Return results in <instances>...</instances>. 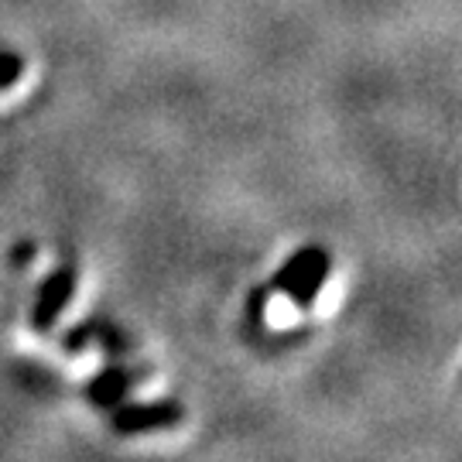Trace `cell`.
<instances>
[{
  "label": "cell",
  "mask_w": 462,
  "mask_h": 462,
  "mask_svg": "<svg viewBox=\"0 0 462 462\" xmlns=\"http://www.w3.org/2000/svg\"><path fill=\"white\" fill-rule=\"evenodd\" d=\"M332 274V254L326 247H298L284 264L278 267L274 281L267 284L271 291H281L295 309H312L319 291L326 288Z\"/></svg>",
  "instance_id": "obj_1"
},
{
  "label": "cell",
  "mask_w": 462,
  "mask_h": 462,
  "mask_svg": "<svg viewBox=\"0 0 462 462\" xmlns=\"http://www.w3.org/2000/svg\"><path fill=\"white\" fill-rule=\"evenodd\" d=\"M185 421L182 401L175 397H158V401H120L110 408V429L116 435H144V431L175 429Z\"/></svg>",
  "instance_id": "obj_2"
},
{
  "label": "cell",
  "mask_w": 462,
  "mask_h": 462,
  "mask_svg": "<svg viewBox=\"0 0 462 462\" xmlns=\"http://www.w3.org/2000/svg\"><path fill=\"white\" fill-rule=\"evenodd\" d=\"M76 284H79V271L76 264H59L55 271H49V278L38 284V295L32 305V329L34 332H51L59 315L69 309V301L76 295Z\"/></svg>",
  "instance_id": "obj_3"
},
{
  "label": "cell",
  "mask_w": 462,
  "mask_h": 462,
  "mask_svg": "<svg viewBox=\"0 0 462 462\" xmlns=\"http://www.w3.org/2000/svg\"><path fill=\"white\" fill-rule=\"evenodd\" d=\"M148 377H151V366L144 364H110L86 380L83 394L97 408H114V404H120L134 387H141Z\"/></svg>",
  "instance_id": "obj_4"
},
{
  "label": "cell",
  "mask_w": 462,
  "mask_h": 462,
  "mask_svg": "<svg viewBox=\"0 0 462 462\" xmlns=\"http://www.w3.org/2000/svg\"><path fill=\"white\" fill-rule=\"evenodd\" d=\"M21 76H24V59L0 45V89H11Z\"/></svg>",
  "instance_id": "obj_5"
},
{
  "label": "cell",
  "mask_w": 462,
  "mask_h": 462,
  "mask_svg": "<svg viewBox=\"0 0 462 462\" xmlns=\"http://www.w3.org/2000/svg\"><path fill=\"white\" fill-rule=\"evenodd\" d=\"M103 326H106V322H99V319H89V322H83V326H76V329L66 336V349L69 353H72V349H83L86 343H89V336L99 332Z\"/></svg>",
  "instance_id": "obj_6"
}]
</instances>
